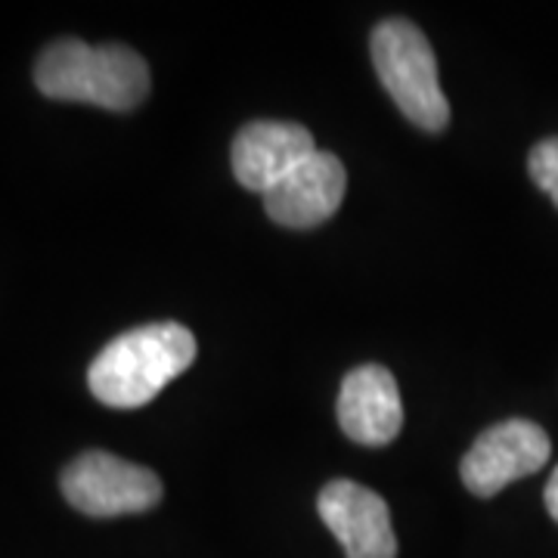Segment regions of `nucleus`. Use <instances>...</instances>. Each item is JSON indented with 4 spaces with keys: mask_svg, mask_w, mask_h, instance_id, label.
I'll use <instances>...</instances> for the list:
<instances>
[{
    "mask_svg": "<svg viewBox=\"0 0 558 558\" xmlns=\"http://www.w3.org/2000/svg\"><path fill=\"white\" fill-rule=\"evenodd\" d=\"M35 84L50 100L131 112L149 94V65L124 44L90 47L78 38H62L44 47L35 62Z\"/></svg>",
    "mask_w": 558,
    "mask_h": 558,
    "instance_id": "obj_1",
    "label": "nucleus"
},
{
    "mask_svg": "<svg viewBox=\"0 0 558 558\" xmlns=\"http://www.w3.org/2000/svg\"><path fill=\"white\" fill-rule=\"evenodd\" d=\"M196 360V339L180 323H149L121 332L90 363L87 385L112 410H137Z\"/></svg>",
    "mask_w": 558,
    "mask_h": 558,
    "instance_id": "obj_2",
    "label": "nucleus"
},
{
    "mask_svg": "<svg viewBox=\"0 0 558 558\" xmlns=\"http://www.w3.org/2000/svg\"><path fill=\"white\" fill-rule=\"evenodd\" d=\"M373 65L398 109L428 134H440L450 121V102L438 81V60L428 38L413 22L385 20L373 32Z\"/></svg>",
    "mask_w": 558,
    "mask_h": 558,
    "instance_id": "obj_3",
    "label": "nucleus"
},
{
    "mask_svg": "<svg viewBox=\"0 0 558 558\" xmlns=\"http://www.w3.org/2000/svg\"><path fill=\"white\" fill-rule=\"evenodd\" d=\"M62 497L90 519L140 515L161 499V481L137 462L90 450L65 465Z\"/></svg>",
    "mask_w": 558,
    "mask_h": 558,
    "instance_id": "obj_4",
    "label": "nucleus"
},
{
    "mask_svg": "<svg viewBox=\"0 0 558 558\" xmlns=\"http://www.w3.org/2000/svg\"><path fill=\"white\" fill-rule=\"evenodd\" d=\"M553 453L549 435L531 418H506L487 428L459 462L462 484L475 497H494L512 481L539 472Z\"/></svg>",
    "mask_w": 558,
    "mask_h": 558,
    "instance_id": "obj_5",
    "label": "nucleus"
},
{
    "mask_svg": "<svg viewBox=\"0 0 558 558\" xmlns=\"http://www.w3.org/2000/svg\"><path fill=\"white\" fill-rule=\"evenodd\" d=\"M319 519L348 558H398L388 502L357 481H332L319 490Z\"/></svg>",
    "mask_w": 558,
    "mask_h": 558,
    "instance_id": "obj_6",
    "label": "nucleus"
},
{
    "mask_svg": "<svg viewBox=\"0 0 558 558\" xmlns=\"http://www.w3.org/2000/svg\"><path fill=\"white\" fill-rule=\"evenodd\" d=\"M314 153L311 131L295 121H252L233 140V174L245 190L267 193Z\"/></svg>",
    "mask_w": 558,
    "mask_h": 558,
    "instance_id": "obj_7",
    "label": "nucleus"
},
{
    "mask_svg": "<svg viewBox=\"0 0 558 558\" xmlns=\"http://www.w3.org/2000/svg\"><path fill=\"white\" fill-rule=\"evenodd\" d=\"M344 186H348V174L339 156L317 149L289 178L279 180L274 190L264 193V208L279 227L311 230L339 211Z\"/></svg>",
    "mask_w": 558,
    "mask_h": 558,
    "instance_id": "obj_8",
    "label": "nucleus"
},
{
    "mask_svg": "<svg viewBox=\"0 0 558 558\" xmlns=\"http://www.w3.org/2000/svg\"><path fill=\"white\" fill-rule=\"evenodd\" d=\"M341 432L363 447H381L403 428V403L395 376L379 363L351 369L339 391Z\"/></svg>",
    "mask_w": 558,
    "mask_h": 558,
    "instance_id": "obj_9",
    "label": "nucleus"
},
{
    "mask_svg": "<svg viewBox=\"0 0 558 558\" xmlns=\"http://www.w3.org/2000/svg\"><path fill=\"white\" fill-rule=\"evenodd\" d=\"M527 171H531L534 183H537L549 199L556 202L558 208V137L539 140L537 146L531 149Z\"/></svg>",
    "mask_w": 558,
    "mask_h": 558,
    "instance_id": "obj_10",
    "label": "nucleus"
},
{
    "mask_svg": "<svg viewBox=\"0 0 558 558\" xmlns=\"http://www.w3.org/2000/svg\"><path fill=\"white\" fill-rule=\"evenodd\" d=\"M546 509H549V515L558 521V465L556 472H553V478H549V484H546Z\"/></svg>",
    "mask_w": 558,
    "mask_h": 558,
    "instance_id": "obj_11",
    "label": "nucleus"
}]
</instances>
